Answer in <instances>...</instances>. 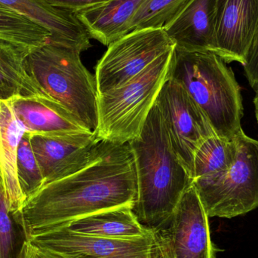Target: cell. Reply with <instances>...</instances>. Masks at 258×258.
Instances as JSON below:
<instances>
[{"instance_id": "5bb4252c", "label": "cell", "mask_w": 258, "mask_h": 258, "mask_svg": "<svg viewBox=\"0 0 258 258\" xmlns=\"http://www.w3.org/2000/svg\"><path fill=\"white\" fill-rule=\"evenodd\" d=\"M218 0H191L164 28L174 47L186 51L217 54L215 42Z\"/></svg>"}, {"instance_id": "7a4b0ae2", "label": "cell", "mask_w": 258, "mask_h": 258, "mask_svg": "<svg viewBox=\"0 0 258 258\" xmlns=\"http://www.w3.org/2000/svg\"><path fill=\"white\" fill-rule=\"evenodd\" d=\"M128 144L138 186L132 210L140 224L152 230L172 215L192 177L173 148L156 103L141 133Z\"/></svg>"}, {"instance_id": "4316f807", "label": "cell", "mask_w": 258, "mask_h": 258, "mask_svg": "<svg viewBox=\"0 0 258 258\" xmlns=\"http://www.w3.org/2000/svg\"><path fill=\"white\" fill-rule=\"evenodd\" d=\"M24 258H65L60 254L39 246L33 242H28L26 244Z\"/></svg>"}, {"instance_id": "e0dca14e", "label": "cell", "mask_w": 258, "mask_h": 258, "mask_svg": "<svg viewBox=\"0 0 258 258\" xmlns=\"http://www.w3.org/2000/svg\"><path fill=\"white\" fill-rule=\"evenodd\" d=\"M144 0H110L75 12L91 39L106 46L129 33L131 22Z\"/></svg>"}, {"instance_id": "d6986e66", "label": "cell", "mask_w": 258, "mask_h": 258, "mask_svg": "<svg viewBox=\"0 0 258 258\" xmlns=\"http://www.w3.org/2000/svg\"><path fill=\"white\" fill-rule=\"evenodd\" d=\"M27 54L16 45L0 40L1 101H10L18 96L48 97L29 74L26 64Z\"/></svg>"}, {"instance_id": "52a82bcc", "label": "cell", "mask_w": 258, "mask_h": 258, "mask_svg": "<svg viewBox=\"0 0 258 258\" xmlns=\"http://www.w3.org/2000/svg\"><path fill=\"white\" fill-rule=\"evenodd\" d=\"M150 231V258H215L209 216L194 185L172 215Z\"/></svg>"}, {"instance_id": "ac0fdd59", "label": "cell", "mask_w": 258, "mask_h": 258, "mask_svg": "<svg viewBox=\"0 0 258 258\" xmlns=\"http://www.w3.org/2000/svg\"><path fill=\"white\" fill-rule=\"evenodd\" d=\"M66 228L81 233L113 239H135L151 233L140 224L132 206L101 211L71 222Z\"/></svg>"}, {"instance_id": "cb8c5ba5", "label": "cell", "mask_w": 258, "mask_h": 258, "mask_svg": "<svg viewBox=\"0 0 258 258\" xmlns=\"http://www.w3.org/2000/svg\"><path fill=\"white\" fill-rule=\"evenodd\" d=\"M18 180L26 200L44 185L42 171L32 148L30 135L27 132L21 138L17 157Z\"/></svg>"}, {"instance_id": "3957f363", "label": "cell", "mask_w": 258, "mask_h": 258, "mask_svg": "<svg viewBox=\"0 0 258 258\" xmlns=\"http://www.w3.org/2000/svg\"><path fill=\"white\" fill-rule=\"evenodd\" d=\"M168 77L203 110L217 135L233 140L243 131L241 88L222 57L213 52L186 51L174 47Z\"/></svg>"}, {"instance_id": "2e32d148", "label": "cell", "mask_w": 258, "mask_h": 258, "mask_svg": "<svg viewBox=\"0 0 258 258\" xmlns=\"http://www.w3.org/2000/svg\"><path fill=\"white\" fill-rule=\"evenodd\" d=\"M10 101L15 116L27 132L41 134L92 132L63 106L48 97L18 96Z\"/></svg>"}, {"instance_id": "83f0119b", "label": "cell", "mask_w": 258, "mask_h": 258, "mask_svg": "<svg viewBox=\"0 0 258 258\" xmlns=\"http://www.w3.org/2000/svg\"><path fill=\"white\" fill-rule=\"evenodd\" d=\"M254 108H255V116L258 124V90L256 91L255 96L254 98Z\"/></svg>"}, {"instance_id": "9a60e30c", "label": "cell", "mask_w": 258, "mask_h": 258, "mask_svg": "<svg viewBox=\"0 0 258 258\" xmlns=\"http://www.w3.org/2000/svg\"><path fill=\"white\" fill-rule=\"evenodd\" d=\"M27 132L15 116L10 101L0 100V177L9 212H21L26 201L17 170L18 147Z\"/></svg>"}, {"instance_id": "5b68a950", "label": "cell", "mask_w": 258, "mask_h": 258, "mask_svg": "<svg viewBox=\"0 0 258 258\" xmlns=\"http://www.w3.org/2000/svg\"><path fill=\"white\" fill-rule=\"evenodd\" d=\"M173 49L128 83L98 95L96 133L100 139L126 144L139 135L169 76Z\"/></svg>"}, {"instance_id": "9c48e42d", "label": "cell", "mask_w": 258, "mask_h": 258, "mask_svg": "<svg viewBox=\"0 0 258 258\" xmlns=\"http://www.w3.org/2000/svg\"><path fill=\"white\" fill-rule=\"evenodd\" d=\"M156 103L173 148L192 177L197 150L216 133L203 110L184 89L169 77Z\"/></svg>"}, {"instance_id": "d4e9b609", "label": "cell", "mask_w": 258, "mask_h": 258, "mask_svg": "<svg viewBox=\"0 0 258 258\" xmlns=\"http://www.w3.org/2000/svg\"><path fill=\"white\" fill-rule=\"evenodd\" d=\"M243 68L250 86L256 92L258 90V27Z\"/></svg>"}, {"instance_id": "8fae6325", "label": "cell", "mask_w": 258, "mask_h": 258, "mask_svg": "<svg viewBox=\"0 0 258 258\" xmlns=\"http://www.w3.org/2000/svg\"><path fill=\"white\" fill-rule=\"evenodd\" d=\"M28 241L65 258H150L152 233L140 239H113L76 233L66 227Z\"/></svg>"}, {"instance_id": "4fadbf2b", "label": "cell", "mask_w": 258, "mask_h": 258, "mask_svg": "<svg viewBox=\"0 0 258 258\" xmlns=\"http://www.w3.org/2000/svg\"><path fill=\"white\" fill-rule=\"evenodd\" d=\"M0 5L32 20L51 33L49 42L77 50L92 47L90 36L76 13L44 0H0Z\"/></svg>"}, {"instance_id": "8992f818", "label": "cell", "mask_w": 258, "mask_h": 258, "mask_svg": "<svg viewBox=\"0 0 258 258\" xmlns=\"http://www.w3.org/2000/svg\"><path fill=\"white\" fill-rule=\"evenodd\" d=\"M236 138L237 156L229 169L192 180L209 218H233L258 207V141L243 131Z\"/></svg>"}, {"instance_id": "7402d4cb", "label": "cell", "mask_w": 258, "mask_h": 258, "mask_svg": "<svg viewBox=\"0 0 258 258\" xmlns=\"http://www.w3.org/2000/svg\"><path fill=\"white\" fill-rule=\"evenodd\" d=\"M191 0H144L131 22L129 33L143 29L165 28Z\"/></svg>"}, {"instance_id": "603a6c76", "label": "cell", "mask_w": 258, "mask_h": 258, "mask_svg": "<svg viewBox=\"0 0 258 258\" xmlns=\"http://www.w3.org/2000/svg\"><path fill=\"white\" fill-rule=\"evenodd\" d=\"M27 242L24 227L9 212L0 177V258H24Z\"/></svg>"}, {"instance_id": "30bf717a", "label": "cell", "mask_w": 258, "mask_h": 258, "mask_svg": "<svg viewBox=\"0 0 258 258\" xmlns=\"http://www.w3.org/2000/svg\"><path fill=\"white\" fill-rule=\"evenodd\" d=\"M44 184L77 172L92 157L100 141L96 132L41 134L27 132Z\"/></svg>"}, {"instance_id": "484cf974", "label": "cell", "mask_w": 258, "mask_h": 258, "mask_svg": "<svg viewBox=\"0 0 258 258\" xmlns=\"http://www.w3.org/2000/svg\"><path fill=\"white\" fill-rule=\"evenodd\" d=\"M51 6L77 12L107 3L110 0H44Z\"/></svg>"}, {"instance_id": "277c9868", "label": "cell", "mask_w": 258, "mask_h": 258, "mask_svg": "<svg viewBox=\"0 0 258 258\" xmlns=\"http://www.w3.org/2000/svg\"><path fill=\"white\" fill-rule=\"evenodd\" d=\"M81 53L48 42L26 57L27 71L42 90L83 125L96 132L98 92L95 77L83 65Z\"/></svg>"}, {"instance_id": "6da1fadb", "label": "cell", "mask_w": 258, "mask_h": 258, "mask_svg": "<svg viewBox=\"0 0 258 258\" xmlns=\"http://www.w3.org/2000/svg\"><path fill=\"white\" fill-rule=\"evenodd\" d=\"M137 195L135 159L128 143L101 140L83 168L44 184L15 217L29 240L96 212L122 206L133 209Z\"/></svg>"}, {"instance_id": "ba28073f", "label": "cell", "mask_w": 258, "mask_h": 258, "mask_svg": "<svg viewBox=\"0 0 258 258\" xmlns=\"http://www.w3.org/2000/svg\"><path fill=\"white\" fill-rule=\"evenodd\" d=\"M174 48L164 29H143L110 44L95 73L98 95L135 78L156 59Z\"/></svg>"}, {"instance_id": "ffe728a7", "label": "cell", "mask_w": 258, "mask_h": 258, "mask_svg": "<svg viewBox=\"0 0 258 258\" xmlns=\"http://www.w3.org/2000/svg\"><path fill=\"white\" fill-rule=\"evenodd\" d=\"M51 33L42 26L0 5V40L27 54L49 42Z\"/></svg>"}, {"instance_id": "7c38bea8", "label": "cell", "mask_w": 258, "mask_h": 258, "mask_svg": "<svg viewBox=\"0 0 258 258\" xmlns=\"http://www.w3.org/2000/svg\"><path fill=\"white\" fill-rule=\"evenodd\" d=\"M258 27V0H218L217 54L243 66Z\"/></svg>"}, {"instance_id": "44dd1931", "label": "cell", "mask_w": 258, "mask_h": 258, "mask_svg": "<svg viewBox=\"0 0 258 258\" xmlns=\"http://www.w3.org/2000/svg\"><path fill=\"white\" fill-rule=\"evenodd\" d=\"M237 152L236 137L228 140L215 135L208 138L194 156L192 180L227 171L234 163Z\"/></svg>"}]
</instances>
